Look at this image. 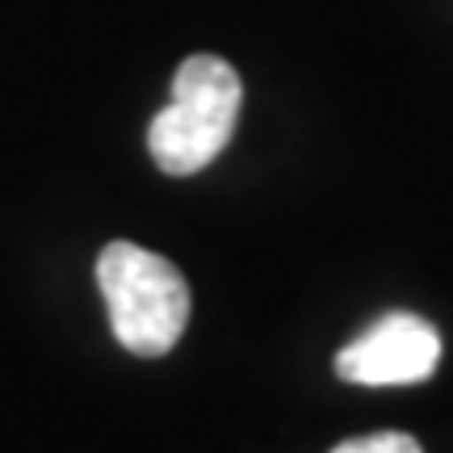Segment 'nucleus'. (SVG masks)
<instances>
[{
	"mask_svg": "<svg viewBox=\"0 0 453 453\" xmlns=\"http://www.w3.org/2000/svg\"><path fill=\"white\" fill-rule=\"evenodd\" d=\"M97 286L118 344L134 357H164L189 324V286L173 260L113 240L97 257Z\"/></svg>",
	"mask_w": 453,
	"mask_h": 453,
	"instance_id": "obj_2",
	"label": "nucleus"
},
{
	"mask_svg": "<svg viewBox=\"0 0 453 453\" xmlns=\"http://www.w3.org/2000/svg\"><path fill=\"white\" fill-rule=\"evenodd\" d=\"M332 453H424L420 441L407 433H373V437H353L340 441Z\"/></svg>",
	"mask_w": 453,
	"mask_h": 453,
	"instance_id": "obj_4",
	"label": "nucleus"
},
{
	"mask_svg": "<svg viewBox=\"0 0 453 453\" xmlns=\"http://www.w3.org/2000/svg\"><path fill=\"white\" fill-rule=\"evenodd\" d=\"M243 84L219 55H194L173 76V101L147 127V151L168 177H194L231 143Z\"/></svg>",
	"mask_w": 453,
	"mask_h": 453,
	"instance_id": "obj_1",
	"label": "nucleus"
},
{
	"mask_svg": "<svg viewBox=\"0 0 453 453\" xmlns=\"http://www.w3.org/2000/svg\"><path fill=\"white\" fill-rule=\"evenodd\" d=\"M441 361L437 327L420 315H382L373 327H365L353 344L336 353V373L357 387H411L424 382Z\"/></svg>",
	"mask_w": 453,
	"mask_h": 453,
	"instance_id": "obj_3",
	"label": "nucleus"
}]
</instances>
